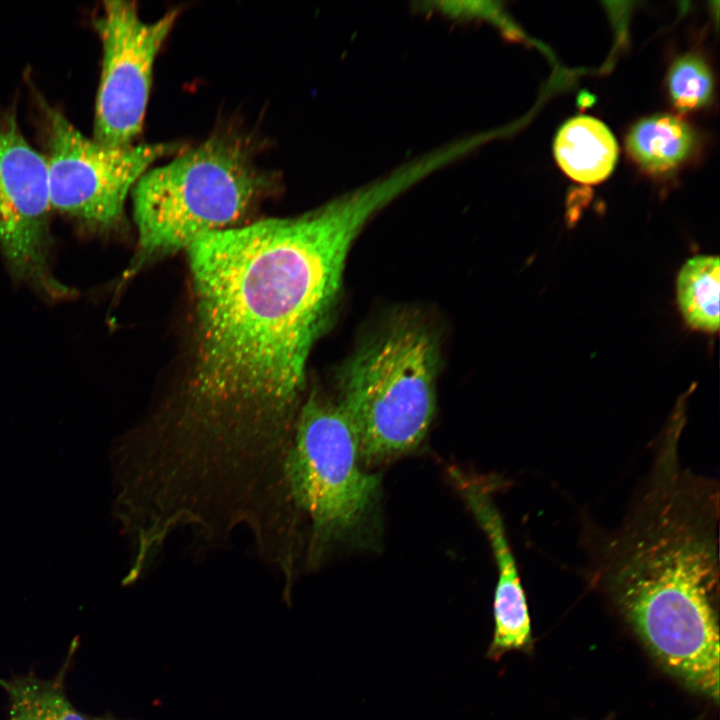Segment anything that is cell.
<instances>
[{"label": "cell", "mask_w": 720, "mask_h": 720, "mask_svg": "<svg viewBox=\"0 0 720 720\" xmlns=\"http://www.w3.org/2000/svg\"><path fill=\"white\" fill-rule=\"evenodd\" d=\"M720 263L718 256L697 255L681 267L677 301L687 324L707 333L719 328Z\"/></svg>", "instance_id": "cell-13"}, {"label": "cell", "mask_w": 720, "mask_h": 720, "mask_svg": "<svg viewBox=\"0 0 720 720\" xmlns=\"http://www.w3.org/2000/svg\"><path fill=\"white\" fill-rule=\"evenodd\" d=\"M438 343L416 320H398L369 338L338 368L336 403L356 438L360 460L415 449L436 407Z\"/></svg>", "instance_id": "cell-5"}, {"label": "cell", "mask_w": 720, "mask_h": 720, "mask_svg": "<svg viewBox=\"0 0 720 720\" xmlns=\"http://www.w3.org/2000/svg\"><path fill=\"white\" fill-rule=\"evenodd\" d=\"M52 209L104 231L120 224L129 192L178 143L109 147L86 137L57 108L43 103Z\"/></svg>", "instance_id": "cell-6"}, {"label": "cell", "mask_w": 720, "mask_h": 720, "mask_svg": "<svg viewBox=\"0 0 720 720\" xmlns=\"http://www.w3.org/2000/svg\"><path fill=\"white\" fill-rule=\"evenodd\" d=\"M354 432L335 401L311 391L303 400L291 444L256 545L286 582L294 572L298 529L308 526L310 559L352 531L375 504L377 474L364 471Z\"/></svg>", "instance_id": "cell-2"}, {"label": "cell", "mask_w": 720, "mask_h": 720, "mask_svg": "<svg viewBox=\"0 0 720 720\" xmlns=\"http://www.w3.org/2000/svg\"><path fill=\"white\" fill-rule=\"evenodd\" d=\"M177 17L171 10L146 22L134 2H103L95 21L103 51L92 137L98 143L126 147L140 134L154 62Z\"/></svg>", "instance_id": "cell-8"}, {"label": "cell", "mask_w": 720, "mask_h": 720, "mask_svg": "<svg viewBox=\"0 0 720 720\" xmlns=\"http://www.w3.org/2000/svg\"><path fill=\"white\" fill-rule=\"evenodd\" d=\"M90 720H122V719H118L114 716L106 714V715L97 716V717H90Z\"/></svg>", "instance_id": "cell-15"}, {"label": "cell", "mask_w": 720, "mask_h": 720, "mask_svg": "<svg viewBox=\"0 0 720 720\" xmlns=\"http://www.w3.org/2000/svg\"><path fill=\"white\" fill-rule=\"evenodd\" d=\"M695 146V133L682 119L657 114L639 121L627 135L631 158L644 170L663 174L680 166Z\"/></svg>", "instance_id": "cell-12"}, {"label": "cell", "mask_w": 720, "mask_h": 720, "mask_svg": "<svg viewBox=\"0 0 720 720\" xmlns=\"http://www.w3.org/2000/svg\"><path fill=\"white\" fill-rule=\"evenodd\" d=\"M47 162L15 113L0 117V250L12 277L49 300L71 294L52 273Z\"/></svg>", "instance_id": "cell-7"}, {"label": "cell", "mask_w": 720, "mask_h": 720, "mask_svg": "<svg viewBox=\"0 0 720 720\" xmlns=\"http://www.w3.org/2000/svg\"><path fill=\"white\" fill-rule=\"evenodd\" d=\"M77 648L78 640L74 639L52 678H39L34 672L9 679L0 677V687L9 701L7 720H90V716L73 705L66 692V677Z\"/></svg>", "instance_id": "cell-11"}, {"label": "cell", "mask_w": 720, "mask_h": 720, "mask_svg": "<svg viewBox=\"0 0 720 720\" xmlns=\"http://www.w3.org/2000/svg\"><path fill=\"white\" fill-rule=\"evenodd\" d=\"M712 76L705 62L696 56H684L671 67L668 89L673 104L681 111L706 105L712 94Z\"/></svg>", "instance_id": "cell-14"}, {"label": "cell", "mask_w": 720, "mask_h": 720, "mask_svg": "<svg viewBox=\"0 0 720 720\" xmlns=\"http://www.w3.org/2000/svg\"><path fill=\"white\" fill-rule=\"evenodd\" d=\"M273 187V177L232 136H212L151 167L131 190L138 249L126 277L205 234L236 227Z\"/></svg>", "instance_id": "cell-4"}, {"label": "cell", "mask_w": 720, "mask_h": 720, "mask_svg": "<svg viewBox=\"0 0 720 720\" xmlns=\"http://www.w3.org/2000/svg\"><path fill=\"white\" fill-rule=\"evenodd\" d=\"M657 661L689 688L718 701L719 564L659 550L594 582Z\"/></svg>", "instance_id": "cell-3"}, {"label": "cell", "mask_w": 720, "mask_h": 720, "mask_svg": "<svg viewBox=\"0 0 720 720\" xmlns=\"http://www.w3.org/2000/svg\"><path fill=\"white\" fill-rule=\"evenodd\" d=\"M617 143L601 121L580 116L566 122L554 142L560 168L572 179L596 184L612 172L617 159Z\"/></svg>", "instance_id": "cell-10"}, {"label": "cell", "mask_w": 720, "mask_h": 720, "mask_svg": "<svg viewBox=\"0 0 720 720\" xmlns=\"http://www.w3.org/2000/svg\"><path fill=\"white\" fill-rule=\"evenodd\" d=\"M394 197L377 179L302 215L211 232L186 249L194 360L177 403L151 423L166 455L225 474L282 461L304 400L309 355L338 304L347 255Z\"/></svg>", "instance_id": "cell-1"}, {"label": "cell", "mask_w": 720, "mask_h": 720, "mask_svg": "<svg viewBox=\"0 0 720 720\" xmlns=\"http://www.w3.org/2000/svg\"><path fill=\"white\" fill-rule=\"evenodd\" d=\"M462 495L486 534L497 567L493 598L494 629L486 657L492 661L510 651H527L532 644L529 609L502 517L488 492L454 474Z\"/></svg>", "instance_id": "cell-9"}]
</instances>
